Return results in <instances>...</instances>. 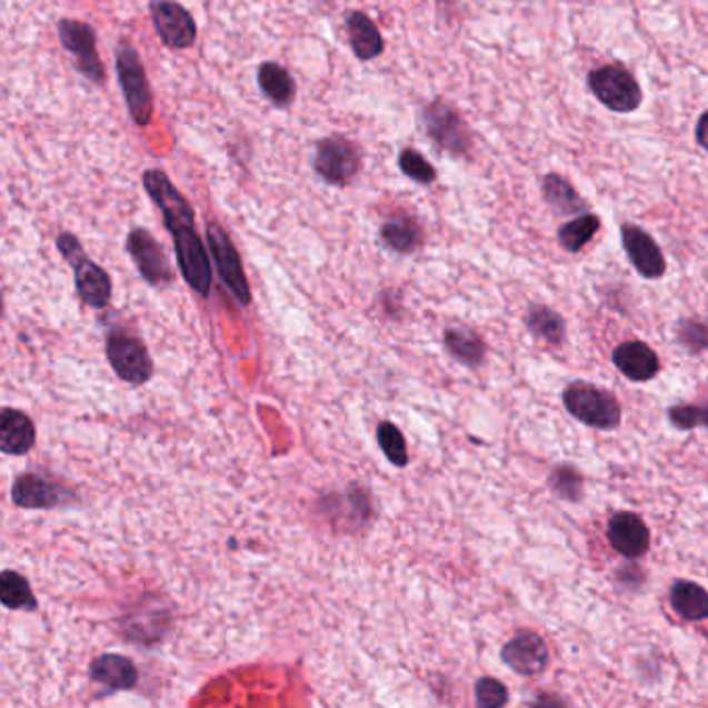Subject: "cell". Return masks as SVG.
<instances>
[{"instance_id": "33", "label": "cell", "mask_w": 708, "mask_h": 708, "mask_svg": "<svg viewBox=\"0 0 708 708\" xmlns=\"http://www.w3.org/2000/svg\"><path fill=\"white\" fill-rule=\"evenodd\" d=\"M667 420L677 430H708V401L705 403H677L667 408Z\"/></svg>"}, {"instance_id": "16", "label": "cell", "mask_w": 708, "mask_h": 708, "mask_svg": "<svg viewBox=\"0 0 708 708\" xmlns=\"http://www.w3.org/2000/svg\"><path fill=\"white\" fill-rule=\"evenodd\" d=\"M127 252L148 283L162 285L173 281V268L167 260V253L150 231L142 227L131 229V233L127 236Z\"/></svg>"}, {"instance_id": "20", "label": "cell", "mask_w": 708, "mask_h": 708, "mask_svg": "<svg viewBox=\"0 0 708 708\" xmlns=\"http://www.w3.org/2000/svg\"><path fill=\"white\" fill-rule=\"evenodd\" d=\"M90 677L109 692L131 690L138 684V669L123 655H100L90 665Z\"/></svg>"}, {"instance_id": "26", "label": "cell", "mask_w": 708, "mask_h": 708, "mask_svg": "<svg viewBox=\"0 0 708 708\" xmlns=\"http://www.w3.org/2000/svg\"><path fill=\"white\" fill-rule=\"evenodd\" d=\"M442 341H445V349L456 358L457 362L468 368H478L487 360V343L470 327H449L445 331Z\"/></svg>"}, {"instance_id": "34", "label": "cell", "mask_w": 708, "mask_h": 708, "mask_svg": "<svg viewBox=\"0 0 708 708\" xmlns=\"http://www.w3.org/2000/svg\"><path fill=\"white\" fill-rule=\"evenodd\" d=\"M397 162H399L401 173L410 177L411 181H416L420 186H432L437 181L435 167L413 148H403Z\"/></svg>"}, {"instance_id": "28", "label": "cell", "mask_w": 708, "mask_h": 708, "mask_svg": "<svg viewBox=\"0 0 708 708\" xmlns=\"http://www.w3.org/2000/svg\"><path fill=\"white\" fill-rule=\"evenodd\" d=\"M598 231H600V217L595 212H582L576 219L559 227L557 239L566 252L578 253L595 239Z\"/></svg>"}, {"instance_id": "35", "label": "cell", "mask_w": 708, "mask_h": 708, "mask_svg": "<svg viewBox=\"0 0 708 708\" xmlns=\"http://www.w3.org/2000/svg\"><path fill=\"white\" fill-rule=\"evenodd\" d=\"M476 705L480 708H503L509 702V690L495 677H480L473 686Z\"/></svg>"}, {"instance_id": "30", "label": "cell", "mask_w": 708, "mask_h": 708, "mask_svg": "<svg viewBox=\"0 0 708 708\" xmlns=\"http://www.w3.org/2000/svg\"><path fill=\"white\" fill-rule=\"evenodd\" d=\"M547 485L551 488L552 495L564 499L567 503H580L586 495V480L584 473L569 463H559L552 468Z\"/></svg>"}, {"instance_id": "29", "label": "cell", "mask_w": 708, "mask_h": 708, "mask_svg": "<svg viewBox=\"0 0 708 708\" xmlns=\"http://www.w3.org/2000/svg\"><path fill=\"white\" fill-rule=\"evenodd\" d=\"M0 600L11 611H36L38 600L30 582L13 569H4L0 576Z\"/></svg>"}, {"instance_id": "7", "label": "cell", "mask_w": 708, "mask_h": 708, "mask_svg": "<svg viewBox=\"0 0 708 708\" xmlns=\"http://www.w3.org/2000/svg\"><path fill=\"white\" fill-rule=\"evenodd\" d=\"M171 236H173L179 270L186 283L202 298H208L212 289V265H210L205 243L196 231V222L177 227L171 231Z\"/></svg>"}, {"instance_id": "22", "label": "cell", "mask_w": 708, "mask_h": 708, "mask_svg": "<svg viewBox=\"0 0 708 708\" xmlns=\"http://www.w3.org/2000/svg\"><path fill=\"white\" fill-rule=\"evenodd\" d=\"M526 329L536 341L552 349H561L567 341L566 318L545 303H532L526 312Z\"/></svg>"}, {"instance_id": "8", "label": "cell", "mask_w": 708, "mask_h": 708, "mask_svg": "<svg viewBox=\"0 0 708 708\" xmlns=\"http://www.w3.org/2000/svg\"><path fill=\"white\" fill-rule=\"evenodd\" d=\"M107 358L114 375L133 387L146 385L154 375V363L142 341L126 331H112L107 339Z\"/></svg>"}, {"instance_id": "6", "label": "cell", "mask_w": 708, "mask_h": 708, "mask_svg": "<svg viewBox=\"0 0 708 708\" xmlns=\"http://www.w3.org/2000/svg\"><path fill=\"white\" fill-rule=\"evenodd\" d=\"M315 171L322 181L346 188L362 169V152L358 143L341 133L316 142Z\"/></svg>"}, {"instance_id": "3", "label": "cell", "mask_w": 708, "mask_h": 708, "mask_svg": "<svg viewBox=\"0 0 708 708\" xmlns=\"http://www.w3.org/2000/svg\"><path fill=\"white\" fill-rule=\"evenodd\" d=\"M57 248L76 272L79 299L96 310L107 308L112 298V281L109 272L88 258V253L83 252L78 237L73 233H61L57 239Z\"/></svg>"}, {"instance_id": "11", "label": "cell", "mask_w": 708, "mask_h": 708, "mask_svg": "<svg viewBox=\"0 0 708 708\" xmlns=\"http://www.w3.org/2000/svg\"><path fill=\"white\" fill-rule=\"evenodd\" d=\"M57 30L64 50H69L76 57L79 73L98 86L104 83L107 71L96 52V32L92 26L76 19H61Z\"/></svg>"}, {"instance_id": "2", "label": "cell", "mask_w": 708, "mask_h": 708, "mask_svg": "<svg viewBox=\"0 0 708 708\" xmlns=\"http://www.w3.org/2000/svg\"><path fill=\"white\" fill-rule=\"evenodd\" d=\"M426 136L439 150L451 157H470L473 150V133L463 114L453 102L435 98L422 111Z\"/></svg>"}, {"instance_id": "13", "label": "cell", "mask_w": 708, "mask_h": 708, "mask_svg": "<svg viewBox=\"0 0 708 708\" xmlns=\"http://www.w3.org/2000/svg\"><path fill=\"white\" fill-rule=\"evenodd\" d=\"M505 665L521 677L542 676L549 669L551 650L540 634L521 630L501 648Z\"/></svg>"}, {"instance_id": "15", "label": "cell", "mask_w": 708, "mask_h": 708, "mask_svg": "<svg viewBox=\"0 0 708 708\" xmlns=\"http://www.w3.org/2000/svg\"><path fill=\"white\" fill-rule=\"evenodd\" d=\"M621 243L634 270L648 281H657L667 272V260L659 243L642 227L634 222L621 225Z\"/></svg>"}, {"instance_id": "39", "label": "cell", "mask_w": 708, "mask_h": 708, "mask_svg": "<svg viewBox=\"0 0 708 708\" xmlns=\"http://www.w3.org/2000/svg\"><path fill=\"white\" fill-rule=\"evenodd\" d=\"M437 7L445 16L451 17L457 11V0H437Z\"/></svg>"}, {"instance_id": "36", "label": "cell", "mask_w": 708, "mask_h": 708, "mask_svg": "<svg viewBox=\"0 0 708 708\" xmlns=\"http://www.w3.org/2000/svg\"><path fill=\"white\" fill-rule=\"evenodd\" d=\"M628 561H630V564H626V566H621L617 569L615 580L621 582L624 588H631L630 582H634L636 590H638V588L645 584V569L636 564L638 559H628Z\"/></svg>"}, {"instance_id": "14", "label": "cell", "mask_w": 708, "mask_h": 708, "mask_svg": "<svg viewBox=\"0 0 708 708\" xmlns=\"http://www.w3.org/2000/svg\"><path fill=\"white\" fill-rule=\"evenodd\" d=\"M142 183L146 193L154 200L158 210L162 212V221L169 231H173L174 227L196 222L193 206L189 205L188 198L174 188L173 181L164 171L148 169L142 174Z\"/></svg>"}, {"instance_id": "21", "label": "cell", "mask_w": 708, "mask_h": 708, "mask_svg": "<svg viewBox=\"0 0 708 708\" xmlns=\"http://www.w3.org/2000/svg\"><path fill=\"white\" fill-rule=\"evenodd\" d=\"M540 189H542L545 202L549 205L552 212H557L561 217H578L582 212H588V202L564 174H545Z\"/></svg>"}, {"instance_id": "38", "label": "cell", "mask_w": 708, "mask_h": 708, "mask_svg": "<svg viewBox=\"0 0 708 708\" xmlns=\"http://www.w3.org/2000/svg\"><path fill=\"white\" fill-rule=\"evenodd\" d=\"M530 705H532V707H564L566 702L559 700L557 696H538Z\"/></svg>"}, {"instance_id": "18", "label": "cell", "mask_w": 708, "mask_h": 708, "mask_svg": "<svg viewBox=\"0 0 708 708\" xmlns=\"http://www.w3.org/2000/svg\"><path fill=\"white\" fill-rule=\"evenodd\" d=\"M611 358H614L615 368L631 382H650L661 372L659 353L638 339L619 343L615 347Z\"/></svg>"}, {"instance_id": "25", "label": "cell", "mask_w": 708, "mask_h": 708, "mask_svg": "<svg viewBox=\"0 0 708 708\" xmlns=\"http://www.w3.org/2000/svg\"><path fill=\"white\" fill-rule=\"evenodd\" d=\"M669 605L684 621L708 619V590L692 580H676L669 586Z\"/></svg>"}, {"instance_id": "10", "label": "cell", "mask_w": 708, "mask_h": 708, "mask_svg": "<svg viewBox=\"0 0 708 708\" xmlns=\"http://www.w3.org/2000/svg\"><path fill=\"white\" fill-rule=\"evenodd\" d=\"M150 16L160 42L171 50H188L198 38L196 19L177 0H152Z\"/></svg>"}, {"instance_id": "23", "label": "cell", "mask_w": 708, "mask_h": 708, "mask_svg": "<svg viewBox=\"0 0 708 708\" xmlns=\"http://www.w3.org/2000/svg\"><path fill=\"white\" fill-rule=\"evenodd\" d=\"M346 28L349 33V47L360 61H372L382 54L385 40L377 23L366 13L349 11L346 16Z\"/></svg>"}, {"instance_id": "5", "label": "cell", "mask_w": 708, "mask_h": 708, "mask_svg": "<svg viewBox=\"0 0 708 708\" xmlns=\"http://www.w3.org/2000/svg\"><path fill=\"white\" fill-rule=\"evenodd\" d=\"M117 78L126 96L127 111L136 126L146 127L154 117V96L150 90V81L146 78L142 59L138 50L129 44H121L114 54Z\"/></svg>"}, {"instance_id": "24", "label": "cell", "mask_w": 708, "mask_h": 708, "mask_svg": "<svg viewBox=\"0 0 708 708\" xmlns=\"http://www.w3.org/2000/svg\"><path fill=\"white\" fill-rule=\"evenodd\" d=\"M380 239L393 252L413 253L425 246V229L416 217L399 215L380 227Z\"/></svg>"}, {"instance_id": "4", "label": "cell", "mask_w": 708, "mask_h": 708, "mask_svg": "<svg viewBox=\"0 0 708 708\" xmlns=\"http://www.w3.org/2000/svg\"><path fill=\"white\" fill-rule=\"evenodd\" d=\"M588 88L598 102L609 111L628 114L640 109L645 94L628 67L624 64H602L588 73Z\"/></svg>"}, {"instance_id": "27", "label": "cell", "mask_w": 708, "mask_h": 708, "mask_svg": "<svg viewBox=\"0 0 708 708\" xmlns=\"http://www.w3.org/2000/svg\"><path fill=\"white\" fill-rule=\"evenodd\" d=\"M258 86L262 94L279 109L289 107L298 94L296 79L291 78V73L285 69L283 64L272 63V61L258 67Z\"/></svg>"}, {"instance_id": "17", "label": "cell", "mask_w": 708, "mask_h": 708, "mask_svg": "<svg viewBox=\"0 0 708 708\" xmlns=\"http://www.w3.org/2000/svg\"><path fill=\"white\" fill-rule=\"evenodd\" d=\"M607 540L624 559H642L650 551V530L634 511H617L607 523Z\"/></svg>"}, {"instance_id": "19", "label": "cell", "mask_w": 708, "mask_h": 708, "mask_svg": "<svg viewBox=\"0 0 708 708\" xmlns=\"http://www.w3.org/2000/svg\"><path fill=\"white\" fill-rule=\"evenodd\" d=\"M36 445V426L26 411L4 408L0 416V451L7 456H28Z\"/></svg>"}, {"instance_id": "31", "label": "cell", "mask_w": 708, "mask_h": 708, "mask_svg": "<svg viewBox=\"0 0 708 708\" xmlns=\"http://www.w3.org/2000/svg\"><path fill=\"white\" fill-rule=\"evenodd\" d=\"M377 441L380 451L387 456V459L397 466V468H406L410 463V453H408V442L403 432L389 420L380 422L377 428Z\"/></svg>"}, {"instance_id": "12", "label": "cell", "mask_w": 708, "mask_h": 708, "mask_svg": "<svg viewBox=\"0 0 708 708\" xmlns=\"http://www.w3.org/2000/svg\"><path fill=\"white\" fill-rule=\"evenodd\" d=\"M11 499L21 509H54L73 503L76 495L54 478L26 472L17 476L11 488Z\"/></svg>"}, {"instance_id": "37", "label": "cell", "mask_w": 708, "mask_h": 708, "mask_svg": "<svg viewBox=\"0 0 708 708\" xmlns=\"http://www.w3.org/2000/svg\"><path fill=\"white\" fill-rule=\"evenodd\" d=\"M696 142L698 146L708 152V111L702 112L698 117V123H696Z\"/></svg>"}, {"instance_id": "32", "label": "cell", "mask_w": 708, "mask_h": 708, "mask_svg": "<svg viewBox=\"0 0 708 708\" xmlns=\"http://www.w3.org/2000/svg\"><path fill=\"white\" fill-rule=\"evenodd\" d=\"M676 341L690 356L708 353V322L698 318L677 320Z\"/></svg>"}, {"instance_id": "1", "label": "cell", "mask_w": 708, "mask_h": 708, "mask_svg": "<svg viewBox=\"0 0 708 708\" xmlns=\"http://www.w3.org/2000/svg\"><path fill=\"white\" fill-rule=\"evenodd\" d=\"M564 406L571 418L597 430H615L621 425V403L611 391L586 380H574L564 389Z\"/></svg>"}, {"instance_id": "9", "label": "cell", "mask_w": 708, "mask_h": 708, "mask_svg": "<svg viewBox=\"0 0 708 708\" xmlns=\"http://www.w3.org/2000/svg\"><path fill=\"white\" fill-rule=\"evenodd\" d=\"M206 236H208V246H210V252L217 262V270H219L222 283L227 285V289L233 293V298L241 306H250L252 291H250V283L246 279V270L241 265V256L237 252L236 243L231 241V237L219 222H208Z\"/></svg>"}]
</instances>
